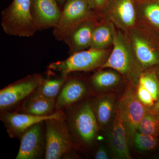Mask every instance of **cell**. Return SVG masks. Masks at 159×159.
<instances>
[{
  "mask_svg": "<svg viewBox=\"0 0 159 159\" xmlns=\"http://www.w3.org/2000/svg\"><path fill=\"white\" fill-rule=\"evenodd\" d=\"M63 111L75 150L79 146L89 147L93 145L100 128L92 102L87 100L77 103Z\"/></svg>",
  "mask_w": 159,
  "mask_h": 159,
  "instance_id": "6da1fadb",
  "label": "cell"
},
{
  "mask_svg": "<svg viewBox=\"0 0 159 159\" xmlns=\"http://www.w3.org/2000/svg\"><path fill=\"white\" fill-rule=\"evenodd\" d=\"M31 0H13L2 12V26L10 35L31 37L37 31L31 11Z\"/></svg>",
  "mask_w": 159,
  "mask_h": 159,
  "instance_id": "7a4b0ae2",
  "label": "cell"
},
{
  "mask_svg": "<svg viewBox=\"0 0 159 159\" xmlns=\"http://www.w3.org/2000/svg\"><path fill=\"white\" fill-rule=\"evenodd\" d=\"M108 53L105 50L90 48L75 52L65 60L51 63L48 70L69 75L79 71H89L101 67L107 60Z\"/></svg>",
  "mask_w": 159,
  "mask_h": 159,
  "instance_id": "3957f363",
  "label": "cell"
},
{
  "mask_svg": "<svg viewBox=\"0 0 159 159\" xmlns=\"http://www.w3.org/2000/svg\"><path fill=\"white\" fill-rule=\"evenodd\" d=\"M46 139L45 159H60L69 151L75 149L65 119L45 121Z\"/></svg>",
  "mask_w": 159,
  "mask_h": 159,
  "instance_id": "277c9868",
  "label": "cell"
},
{
  "mask_svg": "<svg viewBox=\"0 0 159 159\" xmlns=\"http://www.w3.org/2000/svg\"><path fill=\"white\" fill-rule=\"evenodd\" d=\"M44 78L40 74L27 76L0 91V111H12L41 84Z\"/></svg>",
  "mask_w": 159,
  "mask_h": 159,
  "instance_id": "5b68a950",
  "label": "cell"
},
{
  "mask_svg": "<svg viewBox=\"0 0 159 159\" xmlns=\"http://www.w3.org/2000/svg\"><path fill=\"white\" fill-rule=\"evenodd\" d=\"M113 49L102 68H112L129 77L139 74V65L128 43L120 33L114 34Z\"/></svg>",
  "mask_w": 159,
  "mask_h": 159,
  "instance_id": "8992f818",
  "label": "cell"
},
{
  "mask_svg": "<svg viewBox=\"0 0 159 159\" xmlns=\"http://www.w3.org/2000/svg\"><path fill=\"white\" fill-rule=\"evenodd\" d=\"M117 108L125 123L128 139H134L139 123L150 109L142 104L136 92L131 88L125 89Z\"/></svg>",
  "mask_w": 159,
  "mask_h": 159,
  "instance_id": "52a82bcc",
  "label": "cell"
},
{
  "mask_svg": "<svg viewBox=\"0 0 159 159\" xmlns=\"http://www.w3.org/2000/svg\"><path fill=\"white\" fill-rule=\"evenodd\" d=\"M20 144L16 159H39L45 156V121L28 128L20 137Z\"/></svg>",
  "mask_w": 159,
  "mask_h": 159,
  "instance_id": "ba28073f",
  "label": "cell"
},
{
  "mask_svg": "<svg viewBox=\"0 0 159 159\" xmlns=\"http://www.w3.org/2000/svg\"><path fill=\"white\" fill-rule=\"evenodd\" d=\"M90 9L86 0H67L58 24L54 28V34L56 39L63 40L71 29L86 20Z\"/></svg>",
  "mask_w": 159,
  "mask_h": 159,
  "instance_id": "9c48e42d",
  "label": "cell"
},
{
  "mask_svg": "<svg viewBox=\"0 0 159 159\" xmlns=\"http://www.w3.org/2000/svg\"><path fill=\"white\" fill-rule=\"evenodd\" d=\"M63 111H56L50 116H39L15 111L1 112L0 119L4 123L9 136L11 139L20 138L28 128L38 122L51 119H63Z\"/></svg>",
  "mask_w": 159,
  "mask_h": 159,
  "instance_id": "30bf717a",
  "label": "cell"
},
{
  "mask_svg": "<svg viewBox=\"0 0 159 159\" xmlns=\"http://www.w3.org/2000/svg\"><path fill=\"white\" fill-rule=\"evenodd\" d=\"M55 0H31L32 18L38 30L57 26L61 11Z\"/></svg>",
  "mask_w": 159,
  "mask_h": 159,
  "instance_id": "8fae6325",
  "label": "cell"
},
{
  "mask_svg": "<svg viewBox=\"0 0 159 159\" xmlns=\"http://www.w3.org/2000/svg\"><path fill=\"white\" fill-rule=\"evenodd\" d=\"M89 87L84 81L69 75L55 101V111H63L75 105L86 97Z\"/></svg>",
  "mask_w": 159,
  "mask_h": 159,
  "instance_id": "7c38bea8",
  "label": "cell"
},
{
  "mask_svg": "<svg viewBox=\"0 0 159 159\" xmlns=\"http://www.w3.org/2000/svg\"><path fill=\"white\" fill-rule=\"evenodd\" d=\"M128 139L125 123L117 107L108 138L111 151L116 158L132 159L128 147Z\"/></svg>",
  "mask_w": 159,
  "mask_h": 159,
  "instance_id": "4fadbf2b",
  "label": "cell"
},
{
  "mask_svg": "<svg viewBox=\"0 0 159 159\" xmlns=\"http://www.w3.org/2000/svg\"><path fill=\"white\" fill-rule=\"evenodd\" d=\"M94 28L92 20H84L71 29L66 35L63 40L72 54L90 47Z\"/></svg>",
  "mask_w": 159,
  "mask_h": 159,
  "instance_id": "5bb4252c",
  "label": "cell"
},
{
  "mask_svg": "<svg viewBox=\"0 0 159 159\" xmlns=\"http://www.w3.org/2000/svg\"><path fill=\"white\" fill-rule=\"evenodd\" d=\"M55 101L44 97L36 90L22 102L20 112L39 116H50L54 113Z\"/></svg>",
  "mask_w": 159,
  "mask_h": 159,
  "instance_id": "9a60e30c",
  "label": "cell"
},
{
  "mask_svg": "<svg viewBox=\"0 0 159 159\" xmlns=\"http://www.w3.org/2000/svg\"><path fill=\"white\" fill-rule=\"evenodd\" d=\"M91 102L99 128H104L110 122L113 115V97L108 95L99 96Z\"/></svg>",
  "mask_w": 159,
  "mask_h": 159,
  "instance_id": "2e32d148",
  "label": "cell"
},
{
  "mask_svg": "<svg viewBox=\"0 0 159 159\" xmlns=\"http://www.w3.org/2000/svg\"><path fill=\"white\" fill-rule=\"evenodd\" d=\"M132 40L134 54L140 65L146 67L159 62L156 53L144 39L135 35L133 36Z\"/></svg>",
  "mask_w": 159,
  "mask_h": 159,
  "instance_id": "e0dca14e",
  "label": "cell"
},
{
  "mask_svg": "<svg viewBox=\"0 0 159 159\" xmlns=\"http://www.w3.org/2000/svg\"><path fill=\"white\" fill-rule=\"evenodd\" d=\"M113 11L114 16L123 25L131 27L134 24L136 13L132 0H116Z\"/></svg>",
  "mask_w": 159,
  "mask_h": 159,
  "instance_id": "ac0fdd59",
  "label": "cell"
},
{
  "mask_svg": "<svg viewBox=\"0 0 159 159\" xmlns=\"http://www.w3.org/2000/svg\"><path fill=\"white\" fill-rule=\"evenodd\" d=\"M120 80L118 73L111 70H100L93 75L91 80L92 88L100 92L116 85Z\"/></svg>",
  "mask_w": 159,
  "mask_h": 159,
  "instance_id": "d6986e66",
  "label": "cell"
},
{
  "mask_svg": "<svg viewBox=\"0 0 159 159\" xmlns=\"http://www.w3.org/2000/svg\"><path fill=\"white\" fill-rule=\"evenodd\" d=\"M68 76L61 74V76L58 77L44 78L36 90L46 98L56 100Z\"/></svg>",
  "mask_w": 159,
  "mask_h": 159,
  "instance_id": "ffe728a7",
  "label": "cell"
},
{
  "mask_svg": "<svg viewBox=\"0 0 159 159\" xmlns=\"http://www.w3.org/2000/svg\"><path fill=\"white\" fill-rule=\"evenodd\" d=\"M114 34L108 26L101 25L95 27L93 31L90 48L105 50L113 43Z\"/></svg>",
  "mask_w": 159,
  "mask_h": 159,
  "instance_id": "44dd1931",
  "label": "cell"
},
{
  "mask_svg": "<svg viewBox=\"0 0 159 159\" xmlns=\"http://www.w3.org/2000/svg\"><path fill=\"white\" fill-rule=\"evenodd\" d=\"M137 130L141 133L158 137L159 135V121L151 109L147 113L138 125Z\"/></svg>",
  "mask_w": 159,
  "mask_h": 159,
  "instance_id": "7402d4cb",
  "label": "cell"
},
{
  "mask_svg": "<svg viewBox=\"0 0 159 159\" xmlns=\"http://www.w3.org/2000/svg\"><path fill=\"white\" fill-rule=\"evenodd\" d=\"M139 83L152 95L155 101L159 98V79L154 72H148L140 75Z\"/></svg>",
  "mask_w": 159,
  "mask_h": 159,
  "instance_id": "603a6c76",
  "label": "cell"
},
{
  "mask_svg": "<svg viewBox=\"0 0 159 159\" xmlns=\"http://www.w3.org/2000/svg\"><path fill=\"white\" fill-rule=\"evenodd\" d=\"M136 147L141 151H149L156 148L158 144L157 137L148 135L137 131L134 137Z\"/></svg>",
  "mask_w": 159,
  "mask_h": 159,
  "instance_id": "cb8c5ba5",
  "label": "cell"
},
{
  "mask_svg": "<svg viewBox=\"0 0 159 159\" xmlns=\"http://www.w3.org/2000/svg\"><path fill=\"white\" fill-rule=\"evenodd\" d=\"M144 13L148 20L159 28V4L152 3L145 7Z\"/></svg>",
  "mask_w": 159,
  "mask_h": 159,
  "instance_id": "d4e9b609",
  "label": "cell"
},
{
  "mask_svg": "<svg viewBox=\"0 0 159 159\" xmlns=\"http://www.w3.org/2000/svg\"><path fill=\"white\" fill-rule=\"evenodd\" d=\"M136 93L139 100L145 107H152L154 105L155 101L152 95L144 86L139 84Z\"/></svg>",
  "mask_w": 159,
  "mask_h": 159,
  "instance_id": "484cf974",
  "label": "cell"
},
{
  "mask_svg": "<svg viewBox=\"0 0 159 159\" xmlns=\"http://www.w3.org/2000/svg\"><path fill=\"white\" fill-rule=\"evenodd\" d=\"M94 158L96 159L110 158V154L107 148L104 145H100L94 154Z\"/></svg>",
  "mask_w": 159,
  "mask_h": 159,
  "instance_id": "4316f807",
  "label": "cell"
},
{
  "mask_svg": "<svg viewBox=\"0 0 159 159\" xmlns=\"http://www.w3.org/2000/svg\"><path fill=\"white\" fill-rule=\"evenodd\" d=\"M90 8L93 9H99L105 6L108 0H86Z\"/></svg>",
  "mask_w": 159,
  "mask_h": 159,
  "instance_id": "83f0119b",
  "label": "cell"
},
{
  "mask_svg": "<svg viewBox=\"0 0 159 159\" xmlns=\"http://www.w3.org/2000/svg\"><path fill=\"white\" fill-rule=\"evenodd\" d=\"M79 156L76 153L75 149H72L63 155L61 159H71L78 158Z\"/></svg>",
  "mask_w": 159,
  "mask_h": 159,
  "instance_id": "f1b7e54d",
  "label": "cell"
},
{
  "mask_svg": "<svg viewBox=\"0 0 159 159\" xmlns=\"http://www.w3.org/2000/svg\"><path fill=\"white\" fill-rule=\"evenodd\" d=\"M152 107V111L156 115L159 121V98Z\"/></svg>",
  "mask_w": 159,
  "mask_h": 159,
  "instance_id": "f546056e",
  "label": "cell"
},
{
  "mask_svg": "<svg viewBox=\"0 0 159 159\" xmlns=\"http://www.w3.org/2000/svg\"><path fill=\"white\" fill-rule=\"evenodd\" d=\"M55 1L58 3L59 5L61 6V5H64L65 3L66 2L67 0H55Z\"/></svg>",
  "mask_w": 159,
  "mask_h": 159,
  "instance_id": "4dcf8cb0",
  "label": "cell"
},
{
  "mask_svg": "<svg viewBox=\"0 0 159 159\" xmlns=\"http://www.w3.org/2000/svg\"><path fill=\"white\" fill-rule=\"evenodd\" d=\"M158 78H159V75H158Z\"/></svg>",
  "mask_w": 159,
  "mask_h": 159,
  "instance_id": "1f68e13d",
  "label": "cell"
},
{
  "mask_svg": "<svg viewBox=\"0 0 159 159\" xmlns=\"http://www.w3.org/2000/svg\"><path fill=\"white\" fill-rule=\"evenodd\" d=\"M158 158L159 159V157H158Z\"/></svg>",
  "mask_w": 159,
  "mask_h": 159,
  "instance_id": "d6a6232c",
  "label": "cell"
}]
</instances>
